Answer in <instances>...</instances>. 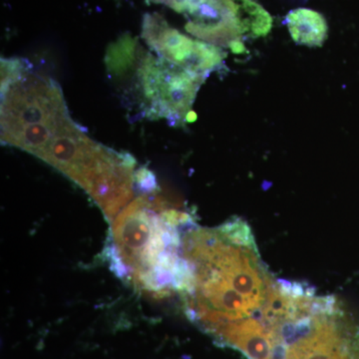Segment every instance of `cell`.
Returning a JSON list of instances; mask_svg holds the SVG:
<instances>
[{"mask_svg": "<svg viewBox=\"0 0 359 359\" xmlns=\"http://www.w3.org/2000/svg\"><path fill=\"white\" fill-rule=\"evenodd\" d=\"M1 142L57 169L113 219L131 202L135 160L97 143L73 121L60 87L28 65L1 79Z\"/></svg>", "mask_w": 359, "mask_h": 359, "instance_id": "obj_1", "label": "cell"}, {"mask_svg": "<svg viewBox=\"0 0 359 359\" xmlns=\"http://www.w3.org/2000/svg\"><path fill=\"white\" fill-rule=\"evenodd\" d=\"M186 313L218 337L250 320L269 301L276 278L259 255L249 224L233 218L215 228L191 224L183 237Z\"/></svg>", "mask_w": 359, "mask_h": 359, "instance_id": "obj_2", "label": "cell"}, {"mask_svg": "<svg viewBox=\"0 0 359 359\" xmlns=\"http://www.w3.org/2000/svg\"><path fill=\"white\" fill-rule=\"evenodd\" d=\"M193 223L165 198L143 195L111 223L106 257L110 268L135 289L156 297L181 292L186 278L183 237Z\"/></svg>", "mask_w": 359, "mask_h": 359, "instance_id": "obj_3", "label": "cell"}, {"mask_svg": "<svg viewBox=\"0 0 359 359\" xmlns=\"http://www.w3.org/2000/svg\"><path fill=\"white\" fill-rule=\"evenodd\" d=\"M269 359H359V325L344 304L290 282L266 314Z\"/></svg>", "mask_w": 359, "mask_h": 359, "instance_id": "obj_4", "label": "cell"}, {"mask_svg": "<svg viewBox=\"0 0 359 359\" xmlns=\"http://www.w3.org/2000/svg\"><path fill=\"white\" fill-rule=\"evenodd\" d=\"M146 116L164 118L173 125L189 121L205 78L197 76L161 57L147 54L139 68Z\"/></svg>", "mask_w": 359, "mask_h": 359, "instance_id": "obj_5", "label": "cell"}, {"mask_svg": "<svg viewBox=\"0 0 359 359\" xmlns=\"http://www.w3.org/2000/svg\"><path fill=\"white\" fill-rule=\"evenodd\" d=\"M163 4L190 18L189 32L208 42L229 45L233 51L243 50L241 34L247 32V8L249 0H151Z\"/></svg>", "mask_w": 359, "mask_h": 359, "instance_id": "obj_6", "label": "cell"}, {"mask_svg": "<svg viewBox=\"0 0 359 359\" xmlns=\"http://www.w3.org/2000/svg\"><path fill=\"white\" fill-rule=\"evenodd\" d=\"M142 37L165 59L197 76L207 78L224 63L226 53L216 45L194 40L170 27L158 14H146L142 25Z\"/></svg>", "mask_w": 359, "mask_h": 359, "instance_id": "obj_7", "label": "cell"}, {"mask_svg": "<svg viewBox=\"0 0 359 359\" xmlns=\"http://www.w3.org/2000/svg\"><path fill=\"white\" fill-rule=\"evenodd\" d=\"M287 25L292 39L306 46H321L327 35V21L316 11L299 8L287 16Z\"/></svg>", "mask_w": 359, "mask_h": 359, "instance_id": "obj_8", "label": "cell"}, {"mask_svg": "<svg viewBox=\"0 0 359 359\" xmlns=\"http://www.w3.org/2000/svg\"><path fill=\"white\" fill-rule=\"evenodd\" d=\"M136 43L133 39H123L108 49L106 65L115 75H121L133 65Z\"/></svg>", "mask_w": 359, "mask_h": 359, "instance_id": "obj_9", "label": "cell"}]
</instances>
